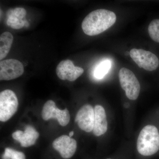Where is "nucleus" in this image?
Here are the masks:
<instances>
[{
  "label": "nucleus",
  "mask_w": 159,
  "mask_h": 159,
  "mask_svg": "<svg viewBox=\"0 0 159 159\" xmlns=\"http://www.w3.org/2000/svg\"><path fill=\"white\" fill-rule=\"evenodd\" d=\"M137 148L144 156H150L158 151L159 133L156 126L147 125L142 129L137 140Z\"/></svg>",
  "instance_id": "2"
},
{
  "label": "nucleus",
  "mask_w": 159,
  "mask_h": 159,
  "mask_svg": "<svg viewBox=\"0 0 159 159\" xmlns=\"http://www.w3.org/2000/svg\"><path fill=\"white\" fill-rule=\"evenodd\" d=\"M119 82L125 95L130 100L138 99L141 90L140 83L133 72L129 69L122 68L119 73Z\"/></svg>",
  "instance_id": "3"
},
{
  "label": "nucleus",
  "mask_w": 159,
  "mask_h": 159,
  "mask_svg": "<svg viewBox=\"0 0 159 159\" xmlns=\"http://www.w3.org/2000/svg\"><path fill=\"white\" fill-rule=\"evenodd\" d=\"M24 67L20 61L16 59H9L0 62V80H10L21 76Z\"/></svg>",
  "instance_id": "7"
},
{
  "label": "nucleus",
  "mask_w": 159,
  "mask_h": 159,
  "mask_svg": "<svg viewBox=\"0 0 159 159\" xmlns=\"http://www.w3.org/2000/svg\"><path fill=\"white\" fill-rule=\"evenodd\" d=\"M129 55L139 67L146 70H155L158 67V58L150 51L134 48L130 50Z\"/></svg>",
  "instance_id": "5"
},
{
  "label": "nucleus",
  "mask_w": 159,
  "mask_h": 159,
  "mask_svg": "<svg viewBox=\"0 0 159 159\" xmlns=\"http://www.w3.org/2000/svg\"><path fill=\"white\" fill-rule=\"evenodd\" d=\"M107 159H111V158H107Z\"/></svg>",
  "instance_id": "20"
},
{
  "label": "nucleus",
  "mask_w": 159,
  "mask_h": 159,
  "mask_svg": "<svg viewBox=\"0 0 159 159\" xmlns=\"http://www.w3.org/2000/svg\"><path fill=\"white\" fill-rule=\"evenodd\" d=\"M42 117L45 121L51 119H56L60 125L62 126L67 125L70 122V113L67 108L59 109L56 107L54 101L49 100L45 103L42 111Z\"/></svg>",
  "instance_id": "6"
},
{
  "label": "nucleus",
  "mask_w": 159,
  "mask_h": 159,
  "mask_svg": "<svg viewBox=\"0 0 159 159\" xmlns=\"http://www.w3.org/2000/svg\"><path fill=\"white\" fill-rule=\"evenodd\" d=\"M2 159H26L25 153L13 148H6L2 156Z\"/></svg>",
  "instance_id": "16"
},
{
  "label": "nucleus",
  "mask_w": 159,
  "mask_h": 159,
  "mask_svg": "<svg viewBox=\"0 0 159 159\" xmlns=\"http://www.w3.org/2000/svg\"><path fill=\"white\" fill-rule=\"evenodd\" d=\"M111 62L110 61H103L97 66L94 72V77L98 79H101L105 76L110 70Z\"/></svg>",
  "instance_id": "14"
},
{
  "label": "nucleus",
  "mask_w": 159,
  "mask_h": 159,
  "mask_svg": "<svg viewBox=\"0 0 159 159\" xmlns=\"http://www.w3.org/2000/svg\"><path fill=\"white\" fill-rule=\"evenodd\" d=\"M74 131H71L69 133V136L70 137V138H72V137H73V136H74Z\"/></svg>",
  "instance_id": "18"
},
{
  "label": "nucleus",
  "mask_w": 159,
  "mask_h": 159,
  "mask_svg": "<svg viewBox=\"0 0 159 159\" xmlns=\"http://www.w3.org/2000/svg\"><path fill=\"white\" fill-rule=\"evenodd\" d=\"M129 106V104L128 103H125V104H124V107H125V108H128Z\"/></svg>",
  "instance_id": "19"
},
{
  "label": "nucleus",
  "mask_w": 159,
  "mask_h": 159,
  "mask_svg": "<svg viewBox=\"0 0 159 159\" xmlns=\"http://www.w3.org/2000/svg\"><path fill=\"white\" fill-rule=\"evenodd\" d=\"M84 72V69L75 66L70 60L62 61L56 68L57 77L62 80L74 81L80 77Z\"/></svg>",
  "instance_id": "8"
},
{
  "label": "nucleus",
  "mask_w": 159,
  "mask_h": 159,
  "mask_svg": "<svg viewBox=\"0 0 159 159\" xmlns=\"http://www.w3.org/2000/svg\"><path fill=\"white\" fill-rule=\"evenodd\" d=\"M94 120V109L90 104L83 106L77 112L75 119L79 128L86 132L93 130Z\"/></svg>",
  "instance_id": "10"
},
{
  "label": "nucleus",
  "mask_w": 159,
  "mask_h": 159,
  "mask_svg": "<svg viewBox=\"0 0 159 159\" xmlns=\"http://www.w3.org/2000/svg\"><path fill=\"white\" fill-rule=\"evenodd\" d=\"M95 120L93 132L96 136H100L106 133L107 130V119L104 108L99 105L94 107Z\"/></svg>",
  "instance_id": "12"
},
{
  "label": "nucleus",
  "mask_w": 159,
  "mask_h": 159,
  "mask_svg": "<svg viewBox=\"0 0 159 159\" xmlns=\"http://www.w3.org/2000/svg\"><path fill=\"white\" fill-rule=\"evenodd\" d=\"M39 136L38 132L30 125L26 126L25 131L18 130L12 134V138L19 142L23 147H29L34 145Z\"/></svg>",
  "instance_id": "11"
},
{
  "label": "nucleus",
  "mask_w": 159,
  "mask_h": 159,
  "mask_svg": "<svg viewBox=\"0 0 159 159\" xmlns=\"http://www.w3.org/2000/svg\"><path fill=\"white\" fill-rule=\"evenodd\" d=\"M149 36L154 41L159 43V19L152 21L148 27Z\"/></svg>",
  "instance_id": "15"
},
{
  "label": "nucleus",
  "mask_w": 159,
  "mask_h": 159,
  "mask_svg": "<svg viewBox=\"0 0 159 159\" xmlns=\"http://www.w3.org/2000/svg\"><path fill=\"white\" fill-rule=\"evenodd\" d=\"M13 36L8 31L3 32L0 36V60H2L9 54L13 43Z\"/></svg>",
  "instance_id": "13"
},
{
  "label": "nucleus",
  "mask_w": 159,
  "mask_h": 159,
  "mask_svg": "<svg viewBox=\"0 0 159 159\" xmlns=\"http://www.w3.org/2000/svg\"><path fill=\"white\" fill-rule=\"evenodd\" d=\"M52 145L54 149L57 150L61 156L65 159L72 157L76 152L77 148L76 140L66 135L55 139Z\"/></svg>",
  "instance_id": "9"
},
{
  "label": "nucleus",
  "mask_w": 159,
  "mask_h": 159,
  "mask_svg": "<svg viewBox=\"0 0 159 159\" xmlns=\"http://www.w3.org/2000/svg\"><path fill=\"white\" fill-rule=\"evenodd\" d=\"M116 16L113 12L104 9H99L89 13L83 20L82 29L89 36L101 34L109 29L116 23Z\"/></svg>",
  "instance_id": "1"
},
{
  "label": "nucleus",
  "mask_w": 159,
  "mask_h": 159,
  "mask_svg": "<svg viewBox=\"0 0 159 159\" xmlns=\"http://www.w3.org/2000/svg\"><path fill=\"white\" fill-rule=\"evenodd\" d=\"M18 100L14 92L9 89L0 93V120L6 122L13 116L18 107Z\"/></svg>",
  "instance_id": "4"
},
{
  "label": "nucleus",
  "mask_w": 159,
  "mask_h": 159,
  "mask_svg": "<svg viewBox=\"0 0 159 159\" xmlns=\"http://www.w3.org/2000/svg\"><path fill=\"white\" fill-rule=\"evenodd\" d=\"M26 11L23 8H16L14 9H10L7 12V17L10 16L17 18L20 20H22L25 16Z\"/></svg>",
  "instance_id": "17"
}]
</instances>
